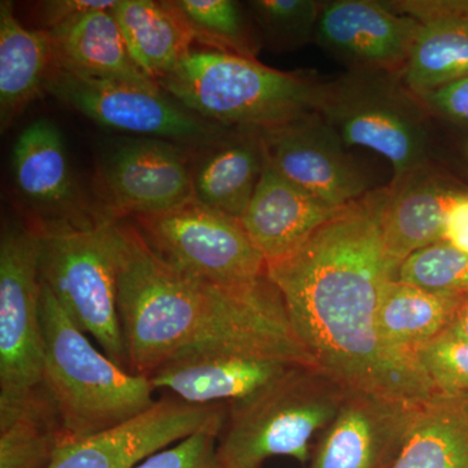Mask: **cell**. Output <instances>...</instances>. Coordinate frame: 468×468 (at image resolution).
Listing matches in <instances>:
<instances>
[{
	"instance_id": "f546056e",
	"label": "cell",
	"mask_w": 468,
	"mask_h": 468,
	"mask_svg": "<svg viewBox=\"0 0 468 468\" xmlns=\"http://www.w3.org/2000/svg\"><path fill=\"white\" fill-rule=\"evenodd\" d=\"M394 279L431 292L468 294V255L436 242L403 261Z\"/></svg>"
},
{
	"instance_id": "d6986e66",
	"label": "cell",
	"mask_w": 468,
	"mask_h": 468,
	"mask_svg": "<svg viewBox=\"0 0 468 468\" xmlns=\"http://www.w3.org/2000/svg\"><path fill=\"white\" fill-rule=\"evenodd\" d=\"M343 208L332 207L304 192L277 174L266 160L254 196L239 220L270 263L297 250Z\"/></svg>"
},
{
	"instance_id": "d4e9b609",
	"label": "cell",
	"mask_w": 468,
	"mask_h": 468,
	"mask_svg": "<svg viewBox=\"0 0 468 468\" xmlns=\"http://www.w3.org/2000/svg\"><path fill=\"white\" fill-rule=\"evenodd\" d=\"M462 298L392 279L385 285L378 304V334L388 346L415 359L420 347L443 335Z\"/></svg>"
},
{
	"instance_id": "7a4b0ae2",
	"label": "cell",
	"mask_w": 468,
	"mask_h": 468,
	"mask_svg": "<svg viewBox=\"0 0 468 468\" xmlns=\"http://www.w3.org/2000/svg\"><path fill=\"white\" fill-rule=\"evenodd\" d=\"M117 226V303L129 371L149 378L172 360L202 351L316 366L268 275L250 285L209 284L159 261L131 221Z\"/></svg>"
},
{
	"instance_id": "d590c367",
	"label": "cell",
	"mask_w": 468,
	"mask_h": 468,
	"mask_svg": "<svg viewBox=\"0 0 468 468\" xmlns=\"http://www.w3.org/2000/svg\"><path fill=\"white\" fill-rule=\"evenodd\" d=\"M443 241L468 255V186L464 185L449 201Z\"/></svg>"
},
{
	"instance_id": "5bb4252c",
	"label": "cell",
	"mask_w": 468,
	"mask_h": 468,
	"mask_svg": "<svg viewBox=\"0 0 468 468\" xmlns=\"http://www.w3.org/2000/svg\"><path fill=\"white\" fill-rule=\"evenodd\" d=\"M421 403L350 389L316 440L307 468H389Z\"/></svg>"
},
{
	"instance_id": "e0dca14e",
	"label": "cell",
	"mask_w": 468,
	"mask_h": 468,
	"mask_svg": "<svg viewBox=\"0 0 468 468\" xmlns=\"http://www.w3.org/2000/svg\"><path fill=\"white\" fill-rule=\"evenodd\" d=\"M302 363L261 354L202 351L172 360L154 371L155 390L196 406L245 401Z\"/></svg>"
},
{
	"instance_id": "ffe728a7",
	"label": "cell",
	"mask_w": 468,
	"mask_h": 468,
	"mask_svg": "<svg viewBox=\"0 0 468 468\" xmlns=\"http://www.w3.org/2000/svg\"><path fill=\"white\" fill-rule=\"evenodd\" d=\"M193 159L194 201L241 218L266 167L260 131L233 128Z\"/></svg>"
},
{
	"instance_id": "7c38bea8",
	"label": "cell",
	"mask_w": 468,
	"mask_h": 468,
	"mask_svg": "<svg viewBox=\"0 0 468 468\" xmlns=\"http://www.w3.org/2000/svg\"><path fill=\"white\" fill-rule=\"evenodd\" d=\"M227 410L228 405L196 406L165 396L124 423L61 446L50 468H134L196 433L218 435Z\"/></svg>"
},
{
	"instance_id": "1f68e13d",
	"label": "cell",
	"mask_w": 468,
	"mask_h": 468,
	"mask_svg": "<svg viewBox=\"0 0 468 468\" xmlns=\"http://www.w3.org/2000/svg\"><path fill=\"white\" fill-rule=\"evenodd\" d=\"M218 433L199 432L146 458L134 468H221Z\"/></svg>"
},
{
	"instance_id": "30bf717a",
	"label": "cell",
	"mask_w": 468,
	"mask_h": 468,
	"mask_svg": "<svg viewBox=\"0 0 468 468\" xmlns=\"http://www.w3.org/2000/svg\"><path fill=\"white\" fill-rule=\"evenodd\" d=\"M46 91L104 128L201 149L233 128L196 115L162 89L91 79L54 64Z\"/></svg>"
},
{
	"instance_id": "83f0119b",
	"label": "cell",
	"mask_w": 468,
	"mask_h": 468,
	"mask_svg": "<svg viewBox=\"0 0 468 468\" xmlns=\"http://www.w3.org/2000/svg\"><path fill=\"white\" fill-rule=\"evenodd\" d=\"M176 5L186 18L194 39L205 43L209 50L257 58L261 42L239 2L176 0Z\"/></svg>"
},
{
	"instance_id": "f1b7e54d",
	"label": "cell",
	"mask_w": 468,
	"mask_h": 468,
	"mask_svg": "<svg viewBox=\"0 0 468 468\" xmlns=\"http://www.w3.org/2000/svg\"><path fill=\"white\" fill-rule=\"evenodd\" d=\"M322 5L318 0H254L248 8L261 42L289 51L314 42Z\"/></svg>"
},
{
	"instance_id": "7402d4cb",
	"label": "cell",
	"mask_w": 468,
	"mask_h": 468,
	"mask_svg": "<svg viewBox=\"0 0 468 468\" xmlns=\"http://www.w3.org/2000/svg\"><path fill=\"white\" fill-rule=\"evenodd\" d=\"M50 37L29 29L15 15L12 3L0 2V125L7 131L14 120L42 91L54 69Z\"/></svg>"
},
{
	"instance_id": "74e56055",
	"label": "cell",
	"mask_w": 468,
	"mask_h": 468,
	"mask_svg": "<svg viewBox=\"0 0 468 468\" xmlns=\"http://www.w3.org/2000/svg\"><path fill=\"white\" fill-rule=\"evenodd\" d=\"M462 156H463L464 162L468 165V137L464 138L463 143L461 146Z\"/></svg>"
},
{
	"instance_id": "6da1fadb",
	"label": "cell",
	"mask_w": 468,
	"mask_h": 468,
	"mask_svg": "<svg viewBox=\"0 0 468 468\" xmlns=\"http://www.w3.org/2000/svg\"><path fill=\"white\" fill-rule=\"evenodd\" d=\"M389 197V184L369 190L297 250L267 263V275L316 367L349 389L424 402L436 388L378 329L381 295L396 277L383 239Z\"/></svg>"
},
{
	"instance_id": "277c9868",
	"label": "cell",
	"mask_w": 468,
	"mask_h": 468,
	"mask_svg": "<svg viewBox=\"0 0 468 468\" xmlns=\"http://www.w3.org/2000/svg\"><path fill=\"white\" fill-rule=\"evenodd\" d=\"M320 84L322 79L310 72H285L209 48L190 51L158 81L163 91L207 122L261 132L315 111Z\"/></svg>"
},
{
	"instance_id": "8992f818",
	"label": "cell",
	"mask_w": 468,
	"mask_h": 468,
	"mask_svg": "<svg viewBox=\"0 0 468 468\" xmlns=\"http://www.w3.org/2000/svg\"><path fill=\"white\" fill-rule=\"evenodd\" d=\"M315 111L347 149L363 147L388 160L392 181L433 160L432 117L399 75L346 70L322 80Z\"/></svg>"
},
{
	"instance_id": "44dd1931",
	"label": "cell",
	"mask_w": 468,
	"mask_h": 468,
	"mask_svg": "<svg viewBox=\"0 0 468 468\" xmlns=\"http://www.w3.org/2000/svg\"><path fill=\"white\" fill-rule=\"evenodd\" d=\"M46 32L58 68L91 79L160 89L129 54L112 9L88 12Z\"/></svg>"
},
{
	"instance_id": "d6a6232c",
	"label": "cell",
	"mask_w": 468,
	"mask_h": 468,
	"mask_svg": "<svg viewBox=\"0 0 468 468\" xmlns=\"http://www.w3.org/2000/svg\"><path fill=\"white\" fill-rule=\"evenodd\" d=\"M431 117L468 132V77L417 95Z\"/></svg>"
},
{
	"instance_id": "8d00e7d4",
	"label": "cell",
	"mask_w": 468,
	"mask_h": 468,
	"mask_svg": "<svg viewBox=\"0 0 468 468\" xmlns=\"http://www.w3.org/2000/svg\"><path fill=\"white\" fill-rule=\"evenodd\" d=\"M443 335L468 343V294L462 298L460 306L455 310L451 324L443 332Z\"/></svg>"
},
{
	"instance_id": "3957f363",
	"label": "cell",
	"mask_w": 468,
	"mask_h": 468,
	"mask_svg": "<svg viewBox=\"0 0 468 468\" xmlns=\"http://www.w3.org/2000/svg\"><path fill=\"white\" fill-rule=\"evenodd\" d=\"M42 323L43 387L58 410L66 443L124 423L156 402L149 378L97 349L45 285Z\"/></svg>"
},
{
	"instance_id": "9a60e30c",
	"label": "cell",
	"mask_w": 468,
	"mask_h": 468,
	"mask_svg": "<svg viewBox=\"0 0 468 468\" xmlns=\"http://www.w3.org/2000/svg\"><path fill=\"white\" fill-rule=\"evenodd\" d=\"M420 23L375 0L323 2L314 43L346 70L401 76Z\"/></svg>"
},
{
	"instance_id": "603a6c76",
	"label": "cell",
	"mask_w": 468,
	"mask_h": 468,
	"mask_svg": "<svg viewBox=\"0 0 468 468\" xmlns=\"http://www.w3.org/2000/svg\"><path fill=\"white\" fill-rule=\"evenodd\" d=\"M112 14L134 63L155 82L193 50L196 39L176 2L119 0Z\"/></svg>"
},
{
	"instance_id": "52a82bcc",
	"label": "cell",
	"mask_w": 468,
	"mask_h": 468,
	"mask_svg": "<svg viewBox=\"0 0 468 468\" xmlns=\"http://www.w3.org/2000/svg\"><path fill=\"white\" fill-rule=\"evenodd\" d=\"M41 236V279L81 331L128 369L117 303V220L91 227L36 224Z\"/></svg>"
},
{
	"instance_id": "9c48e42d",
	"label": "cell",
	"mask_w": 468,
	"mask_h": 468,
	"mask_svg": "<svg viewBox=\"0 0 468 468\" xmlns=\"http://www.w3.org/2000/svg\"><path fill=\"white\" fill-rule=\"evenodd\" d=\"M131 220L149 250L185 276L220 286L250 285L267 276V261L241 220L202 203Z\"/></svg>"
},
{
	"instance_id": "5b68a950",
	"label": "cell",
	"mask_w": 468,
	"mask_h": 468,
	"mask_svg": "<svg viewBox=\"0 0 468 468\" xmlns=\"http://www.w3.org/2000/svg\"><path fill=\"white\" fill-rule=\"evenodd\" d=\"M349 390L316 366H295L250 399L228 405L218 463L261 468L271 458L291 457L306 466Z\"/></svg>"
},
{
	"instance_id": "e575fe53",
	"label": "cell",
	"mask_w": 468,
	"mask_h": 468,
	"mask_svg": "<svg viewBox=\"0 0 468 468\" xmlns=\"http://www.w3.org/2000/svg\"><path fill=\"white\" fill-rule=\"evenodd\" d=\"M116 3L112 0H51L39 5L38 17L42 30H50L88 12L113 9Z\"/></svg>"
},
{
	"instance_id": "8fae6325",
	"label": "cell",
	"mask_w": 468,
	"mask_h": 468,
	"mask_svg": "<svg viewBox=\"0 0 468 468\" xmlns=\"http://www.w3.org/2000/svg\"><path fill=\"white\" fill-rule=\"evenodd\" d=\"M189 150L146 137L111 147L98 169L101 214L117 221L153 217L194 201Z\"/></svg>"
},
{
	"instance_id": "cb8c5ba5",
	"label": "cell",
	"mask_w": 468,
	"mask_h": 468,
	"mask_svg": "<svg viewBox=\"0 0 468 468\" xmlns=\"http://www.w3.org/2000/svg\"><path fill=\"white\" fill-rule=\"evenodd\" d=\"M389 468H468V392L436 390L421 403Z\"/></svg>"
},
{
	"instance_id": "ac0fdd59",
	"label": "cell",
	"mask_w": 468,
	"mask_h": 468,
	"mask_svg": "<svg viewBox=\"0 0 468 468\" xmlns=\"http://www.w3.org/2000/svg\"><path fill=\"white\" fill-rule=\"evenodd\" d=\"M389 186L383 239L388 261L397 273L410 255L443 241L449 201L463 184L432 160Z\"/></svg>"
},
{
	"instance_id": "4dcf8cb0",
	"label": "cell",
	"mask_w": 468,
	"mask_h": 468,
	"mask_svg": "<svg viewBox=\"0 0 468 468\" xmlns=\"http://www.w3.org/2000/svg\"><path fill=\"white\" fill-rule=\"evenodd\" d=\"M415 359L437 390L468 392V343L442 335L420 347Z\"/></svg>"
},
{
	"instance_id": "484cf974",
	"label": "cell",
	"mask_w": 468,
	"mask_h": 468,
	"mask_svg": "<svg viewBox=\"0 0 468 468\" xmlns=\"http://www.w3.org/2000/svg\"><path fill=\"white\" fill-rule=\"evenodd\" d=\"M64 443L63 423L45 387L0 405V468H50Z\"/></svg>"
},
{
	"instance_id": "4316f807",
	"label": "cell",
	"mask_w": 468,
	"mask_h": 468,
	"mask_svg": "<svg viewBox=\"0 0 468 468\" xmlns=\"http://www.w3.org/2000/svg\"><path fill=\"white\" fill-rule=\"evenodd\" d=\"M399 77L415 95L468 77V18L421 23Z\"/></svg>"
},
{
	"instance_id": "836d02e7",
	"label": "cell",
	"mask_w": 468,
	"mask_h": 468,
	"mask_svg": "<svg viewBox=\"0 0 468 468\" xmlns=\"http://www.w3.org/2000/svg\"><path fill=\"white\" fill-rule=\"evenodd\" d=\"M388 5L420 24L440 17L468 18V0H399Z\"/></svg>"
},
{
	"instance_id": "2e32d148",
	"label": "cell",
	"mask_w": 468,
	"mask_h": 468,
	"mask_svg": "<svg viewBox=\"0 0 468 468\" xmlns=\"http://www.w3.org/2000/svg\"><path fill=\"white\" fill-rule=\"evenodd\" d=\"M11 162L17 192L34 211L33 223L85 228L110 220L81 205L63 134L50 119L36 120L23 129Z\"/></svg>"
},
{
	"instance_id": "ba28073f",
	"label": "cell",
	"mask_w": 468,
	"mask_h": 468,
	"mask_svg": "<svg viewBox=\"0 0 468 468\" xmlns=\"http://www.w3.org/2000/svg\"><path fill=\"white\" fill-rule=\"evenodd\" d=\"M41 236L12 218L0 236V405L43 387Z\"/></svg>"
},
{
	"instance_id": "4fadbf2b",
	"label": "cell",
	"mask_w": 468,
	"mask_h": 468,
	"mask_svg": "<svg viewBox=\"0 0 468 468\" xmlns=\"http://www.w3.org/2000/svg\"><path fill=\"white\" fill-rule=\"evenodd\" d=\"M261 134L268 165L326 205L343 208L372 190L343 140L316 111Z\"/></svg>"
}]
</instances>
